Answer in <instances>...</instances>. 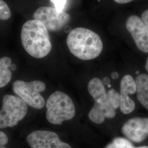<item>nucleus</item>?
<instances>
[{
    "mask_svg": "<svg viewBox=\"0 0 148 148\" xmlns=\"http://www.w3.org/2000/svg\"><path fill=\"white\" fill-rule=\"evenodd\" d=\"M21 37L24 49L34 58H44L52 49L47 29L37 20H30L23 24Z\"/></svg>",
    "mask_w": 148,
    "mask_h": 148,
    "instance_id": "1",
    "label": "nucleus"
},
{
    "mask_svg": "<svg viewBox=\"0 0 148 148\" xmlns=\"http://www.w3.org/2000/svg\"><path fill=\"white\" fill-rule=\"evenodd\" d=\"M66 43L74 56L84 60L98 57L103 47L101 39L97 34L84 27H77L70 32Z\"/></svg>",
    "mask_w": 148,
    "mask_h": 148,
    "instance_id": "2",
    "label": "nucleus"
},
{
    "mask_svg": "<svg viewBox=\"0 0 148 148\" xmlns=\"http://www.w3.org/2000/svg\"><path fill=\"white\" fill-rule=\"evenodd\" d=\"M88 90L95 101L88 113V117L92 121L101 124L104 121L106 118L112 119L115 116V109L109 101L101 79L98 78L90 79L88 84Z\"/></svg>",
    "mask_w": 148,
    "mask_h": 148,
    "instance_id": "3",
    "label": "nucleus"
},
{
    "mask_svg": "<svg viewBox=\"0 0 148 148\" xmlns=\"http://www.w3.org/2000/svg\"><path fill=\"white\" fill-rule=\"evenodd\" d=\"M46 108L47 120L53 125H62L64 121L71 120L75 115L74 102L69 95L61 91L54 92L49 97Z\"/></svg>",
    "mask_w": 148,
    "mask_h": 148,
    "instance_id": "4",
    "label": "nucleus"
},
{
    "mask_svg": "<svg viewBox=\"0 0 148 148\" xmlns=\"http://www.w3.org/2000/svg\"><path fill=\"white\" fill-rule=\"evenodd\" d=\"M27 111V104L21 98L5 95L0 110V128L15 126L26 116Z\"/></svg>",
    "mask_w": 148,
    "mask_h": 148,
    "instance_id": "5",
    "label": "nucleus"
},
{
    "mask_svg": "<svg viewBox=\"0 0 148 148\" xmlns=\"http://www.w3.org/2000/svg\"><path fill=\"white\" fill-rule=\"evenodd\" d=\"M46 85L42 81L34 80L30 82H25L16 80L13 84V90L16 95L21 97L27 105L32 108L41 109L46 102L40 92L46 90Z\"/></svg>",
    "mask_w": 148,
    "mask_h": 148,
    "instance_id": "6",
    "label": "nucleus"
},
{
    "mask_svg": "<svg viewBox=\"0 0 148 148\" xmlns=\"http://www.w3.org/2000/svg\"><path fill=\"white\" fill-rule=\"evenodd\" d=\"M34 19L42 23L48 30L56 32L62 30L70 20L69 14L63 12H58L55 8L41 7L34 13Z\"/></svg>",
    "mask_w": 148,
    "mask_h": 148,
    "instance_id": "7",
    "label": "nucleus"
},
{
    "mask_svg": "<svg viewBox=\"0 0 148 148\" xmlns=\"http://www.w3.org/2000/svg\"><path fill=\"white\" fill-rule=\"evenodd\" d=\"M27 142L32 148H72L63 142L57 133L49 131H35L30 133Z\"/></svg>",
    "mask_w": 148,
    "mask_h": 148,
    "instance_id": "8",
    "label": "nucleus"
},
{
    "mask_svg": "<svg viewBox=\"0 0 148 148\" xmlns=\"http://www.w3.org/2000/svg\"><path fill=\"white\" fill-rule=\"evenodd\" d=\"M126 27L138 48L143 52L148 53V27L142 18L138 16H130L127 19Z\"/></svg>",
    "mask_w": 148,
    "mask_h": 148,
    "instance_id": "9",
    "label": "nucleus"
},
{
    "mask_svg": "<svg viewBox=\"0 0 148 148\" xmlns=\"http://www.w3.org/2000/svg\"><path fill=\"white\" fill-rule=\"evenodd\" d=\"M123 134L136 143L143 142L148 137V117L129 119L122 127Z\"/></svg>",
    "mask_w": 148,
    "mask_h": 148,
    "instance_id": "10",
    "label": "nucleus"
},
{
    "mask_svg": "<svg viewBox=\"0 0 148 148\" xmlns=\"http://www.w3.org/2000/svg\"><path fill=\"white\" fill-rule=\"evenodd\" d=\"M136 81L130 75H126L120 83V110L124 114H129L135 109V103L129 97V95L136 92Z\"/></svg>",
    "mask_w": 148,
    "mask_h": 148,
    "instance_id": "11",
    "label": "nucleus"
},
{
    "mask_svg": "<svg viewBox=\"0 0 148 148\" xmlns=\"http://www.w3.org/2000/svg\"><path fill=\"white\" fill-rule=\"evenodd\" d=\"M135 81L138 100L148 110V75H139Z\"/></svg>",
    "mask_w": 148,
    "mask_h": 148,
    "instance_id": "12",
    "label": "nucleus"
},
{
    "mask_svg": "<svg viewBox=\"0 0 148 148\" xmlns=\"http://www.w3.org/2000/svg\"><path fill=\"white\" fill-rule=\"evenodd\" d=\"M12 60L8 57L0 59V88L5 87L12 79Z\"/></svg>",
    "mask_w": 148,
    "mask_h": 148,
    "instance_id": "13",
    "label": "nucleus"
},
{
    "mask_svg": "<svg viewBox=\"0 0 148 148\" xmlns=\"http://www.w3.org/2000/svg\"><path fill=\"white\" fill-rule=\"evenodd\" d=\"M132 144L124 138H115L111 143L109 144L105 148H133Z\"/></svg>",
    "mask_w": 148,
    "mask_h": 148,
    "instance_id": "14",
    "label": "nucleus"
},
{
    "mask_svg": "<svg viewBox=\"0 0 148 148\" xmlns=\"http://www.w3.org/2000/svg\"><path fill=\"white\" fill-rule=\"evenodd\" d=\"M107 93L111 105L115 109L118 108L120 106V94L112 88L109 90Z\"/></svg>",
    "mask_w": 148,
    "mask_h": 148,
    "instance_id": "15",
    "label": "nucleus"
},
{
    "mask_svg": "<svg viewBox=\"0 0 148 148\" xmlns=\"http://www.w3.org/2000/svg\"><path fill=\"white\" fill-rule=\"evenodd\" d=\"M11 16V12L9 7L4 1L0 0V20H8Z\"/></svg>",
    "mask_w": 148,
    "mask_h": 148,
    "instance_id": "16",
    "label": "nucleus"
},
{
    "mask_svg": "<svg viewBox=\"0 0 148 148\" xmlns=\"http://www.w3.org/2000/svg\"><path fill=\"white\" fill-rule=\"evenodd\" d=\"M55 8L58 12H63L66 4L67 0H51Z\"/></svg>",
    "mask_w": 148,
    "mask_h": 148,
    "instance_id": "17",
    "label": "nucleus"
},
{
    "mask_svg": "<svg viewBox=\"0 0 148 148\" xmlns=\"http://www.w3.org/2000/svg\"><path fill=\"white\" fill-rule=\"evenodd\" d=\"M8 142V138L6 134L2 131H0V148H7L5 147Z\"/></svg>",
    "mask_w": 148,
    "mask_h": 148,
    "instance_id": "18",
    "label": "nucleus"
},
{
    "mask_svg": "<svg viewBox=\"0 0 148 148\" xmlns=\"http://www.w3.org/2000/svg\"><path fill=\"white\" fill-rule=\"evenodd\" d=\"M142 19L148 27V10L144 11L142 15Z\"/></svg>",
    "mask_w": 148,
    "mask_h": 148,
    "instance_id": "19",
    "label": "nucleus"
},
{
    "mask_svg": "<svg viewBox=\"0 0 148 148\" xmlns=\"http://www.w3.org/2000/svg\"><path fill=\"white\" fill-rule=\"evenodd\" d=\"M115 2H116L117 3H120V4H125L129 3L132 1L134 0H114Z\"/></svg>",
    "mask_w": 148,
    "mask_h": 148,
    "instance_id": "20",
    "label": "nucleus"
},
{
    "mask_svg": "<svg viewBox=\"0 0 148 148\" xmlns=\"http://www.w3.org/2000/svg\"><path fill=\"white\" fill-rule=\"evenodd\" d=\"M101 81L103 85H109L110 83V79L108 77H105L104 78H103Z\"/></svg>",
    "mask_w": 148,
    "mask_h": 148,
    "instance_id": "21",
    "label": "nucleus"
},
{
    "mask_svg": "<svg viewBox=\"0 0 148 148\" xmlns=\"http://www.w3.org/2000/svg\"><path fill=\"white\" fill-rule=\"evenodd\" d=\"M111 78L112 79H118L119 76V75L118 74V73L116 71H114L112 72L111 74Z\"/></svg>",
    "mask_w": 148,
    "mask_h": 148,
    "instance_id": "22",
    "label": "nucleus"
},
{
    "mask_svg": "<svg viewBox=\"0 0 148 148\" xmlns=\"http://www.w3.org/2000/svg\"><path fill=\"white\" fill-rule=\"evenodd\" d=\"M11 69H12L13 70H15L16 67V65L15 64H13V65H11Z\"/></svg>",
    "mask_w": 148,
    "mask_h": 148,
    "instance_id": "23",
    "label": "nucleus"
},
{
    "mask_svg": "<svg viewBox=\"0 0 148 148\" xmlns=\"http://www.w3.org/2000/svg\"><path fill=\"white\" fill-rule=\"evenodd\" d=\"M145 69L147 70V72L148 73V58H147V62H146V64H145Z\"/></svg>",
    "mask_w": 148,
    "mask_h": 148,
    "instance_id": "24",
    "label": "nucleus"
},
{
    "mask_svg": "<svg viewBox=\"0 0 148 148\" xmlns=\"http://www.w3.org/2000/svg\"><path fill=\"white\" fill-rule=\"evenodd\" d=\"M133 148H148V146H142L139 147H133Z\"/></svg>",
    "mask_w": 148,
    "mask_h": 148,
    "instance_id": "25",
    "label": "nucleus"
}]
</instances>
